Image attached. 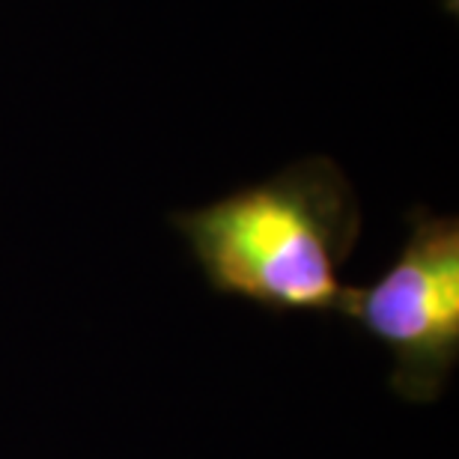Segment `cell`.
Returning a JSON list of instances; mask_svg holds the SVG:
<instances>
[{"mask_svg":"<svg viewBox=\"0 0 459 459\" xmlns=\"http://www.w3.org/2000/svg\"><path fill=\"white\" fill-rule=\"evenodd\" d=\"M209 290L269 314H337L361 206L341 164L310 155L274 177L173 215Z\"/></svg>","mask_w":459,"mask_h":459,"instance_id":"cell-1","label":"cell"},{"mask_svg":"<svg viewBox=\"0 0 459 459\" xmlns=\"http://www.w3.org/2000/svg\"><path fill=\"white\" fill-rule=\"evenodd\" d=\"M337 316L391 352V391L436 403L459 364V221L418 206L379 281L346 287Z\"/></svg>","mask_w":459,"mask_h":459,"instance_id":"cell-2","label":"cell"},{"mask_svg":"<svg viewBox=\"0 0 459 459\" xmlns=\"http://www.w3.org/2000/svg\"><path fill=\"white\" fill-rule=\"evenodd\" d=\"M445 9H451V13H456V0H442Z\"/></svg>","mask_w":459,"mask_h":459,"instance_id":"cell-3","label":"cell"}]
</instances>
